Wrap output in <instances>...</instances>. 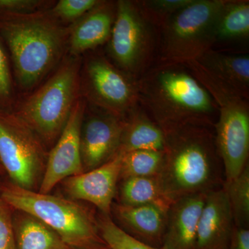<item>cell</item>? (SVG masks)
Here are the masks:
<instances>
[{"instance_id": "1", "label": "cell", "mask_w": 249, "mask_h": 249, "mask_svg": "<svg viewBox=\"0 0 249 249\" xmlns=\"http://www.w3.org/2000/svg\"><path fill=\"white\" fill-rule=\"evenodd\" d=\"M137 83L139 106L165 132L190 124L214 127L217 106L186 65L157 62Z\"/></svg>"}, {"instance_id": "2", "label": "cell", "mask_w": 249, "mask_h": 249, "mask_svg": "<svg viewBox=\"0 0 249 249\" xmlns=\"http://www.w3.org/2000/svg\"><path fill=\"white\" fill-rule=\"evenodd\" d=\"M212 127L190 124L165 132L164 160L159 184L170 204L208 193L224 184V170Z\"/></svg>"}, {"instance_id": "3", "label": "cell", "mask_w": 249, "mask_h": 249, "mask_svg": "<svg viewBox=\"0 0 249 249\" xmlns=\"http://www.w3.org/2000/svg\"><path fill=\"white\" fill-rule=\"evenodd\" d=\"M68 37L69 27L49 10L0 14V37L23 89H32L61 61Z\"/></svg>"}, {"instance_id": "4", "label": "cell", "mask_w": 249, "mask_h": 249, "mask_svg": "<svg viewBox=\"0 0 249 249\" xmlns=\"http://www.w3.org/2000/svg\"><path fill=\"white\" fill-rule=\"evenodd\" d=\"M1 199L12 209L48 226L72 249L106 245L100 235L97 219L89 210L71 199L24 189L14 183L1 187Z\"/></svg>"}, {"instance_id": "5", "label": "cell", "mask_w": 249, "mask_h": 249, "mask_svg": "<svg viewBox=\"0 0 249 249\" xmlns=\"http://www.w3.org/2000/svg\"><path fill=\"white\" fill-rule=\"evenodd\" d=\"M79 57H70L43 85L24 98L14 111L34 130L44 144L54 145L79 100Z\"/></svg>"}, {"instance_id": "6", "label": "cell", "mask_w": 249, "mask_h": 249, "mask_svg": "<svg viewBox=\"0 0 249 249\" xmlns=\"http://www.w3.org/2000/svg\"><path fill=\"white\" fill-rule=\"evenodd\" d=\"M189 68L217 106L214 138L222 160L224 183L230 182L249 164V99L214 79L195 64L190 65Z\"/></svg>"}, {"instance_id": "7", "label": "cell", "mask_w": 249, "mask_h": 249, "mask_svg": "<svg viewBox=\"0 0 249 249\" xmlns=\"http://www.w3.org/2000/svg\"><path fill=\"white\" fill-rule=\"evenodd\" d=\"M226 0H194L159 28L158 62L187 65L214 45V31Z\"/></svg>"}, {"instance_id": "8", "label": "cell", "mask_w": 249, "mask_h": 249, "mask_svg": "<svg viewBox=\"0 0 249 249\" xmlns=\"http://www.w3.org/2000/svg\"><path fill=\"white\" fill-rule=\"evenodd\" d=\"M107 43L109 60L138 80L153 66L158 52V29L145 17L137 1L119 0Z\"/></svg>"}, {"instance_id": "9", "label": "cell", "mask_w": 249, "mask_h": 249, "mask_svg": "<svg viewBox=\"0 0 249 249\" xmlns=\"http://www.w3.org/2000/svg\"><path fill=\"white\" fill-rule=\"evenodd\" d=\"M48 153L40 137L14 112L0 109V163L16 186L35 191Z\"/></svg>"}, {"instance_id": "10", "label": "cell", "mask_w": 249, "mask_h": 249, "mask_svg": "<svg viewBox=\"0 0 249 249\" xmlns=\"http://www.w3.org/2000/svg\"><path fill=\"white\" fill-rule=\"evenodd\" d=\"M80 91L93 107L122 119L139 105L137 80L99 54L89 55L81 68Z\"/></svg>"}, {"instance_id": "11", "label": "cell", "mask_w": 249, "mask_h": 249, "mask_svg": "<svg viewBox=\"0 0 249 249\" xmlns=\"http://www.w3.org/2000/svg\"><path fill=\"white\" fill-rule=\"evenodd\" d=\"M87 103L80 98L72 109L65 128L48 154L45 173L39 187L48 194L58 183L84 173L80 155V136Z\"/></svg>"}, {"instance_id": "12", "label": "cell", "mask_w": 249, "mask_h": 249, "mask_svg": "<svg viewBox=\"0 0 249 249\" xmlns=\"http://www.w3.org/2000/svg\"><path fill=\"white\" fill-rule=\"evenodd\" d=\"M84 116L80 129V146L84 172L112 160L119 151L124 119L95 107Z\"/></svg>"}, {"instance_id": "13", "label": "cell", "mask_w": 249, "mask_h": 249, "mask_svg": "<svg viewBox=\"0 0 249 249\" xmlns=\"http://www.w3.org/2000/svg\"><path fill=\"white\" fill-rule=\"evenodd\" d=\"M122 154L95 169L70 177L63 181L67 195L74 200L88 201L103 214H111L113 200L120 178Z\"/></svg>"}, {"instance_id": "14", "label": "cell", "mask_w": 249, "mask_h": 249, "mask_svg": "<svg viewBox=\"0 0 249 249\" xmlns=\"http://www.w3.org/2000/svg\"><path fill=\"white\" fill-rule=\"evenodd\" d=\"M234 227L231 209L223 186L209 192L198 224L196 249H227Z\"/></svg>"}, {"instance_id": "15", "label": "cell", "mask_w": 249, "mask_h": 249, "mask_svg": "<svg viewBox=\"0 0 249 249\" xmlns=\"http://www.w3.org/2000/svg\"><path fill=\"white\" fill-rule=\"evenodd\" d=\"M168 209L155 204H113L111 213L119 222L116 225L132 238L150 247L161 248Z\"/></svg>"}, {"instance_id": "16", "label": "cell", "mask_w": 249, "mask_h": 249, "mask_svg": "<svg viewBox=\"0 0 249 249\" xmlns=\"http://www.w3.org/2000/svg\"><path fill=\"white\" fill-rule=\"evenodd\" d=\"M116 1H100L96 6L69 27L67 51L80 55L107 42L115 21Z\"/></svg>"}, {"instance_id": "17", "label": "cell", "mask_w": 249, "mask_h": 249, "mask_svg": "<svg viewBox=\"0 0 249 249\" xmlns=\"http://www.w3.org/2000/svg\"><path fill=\"white\" fill-rule=\"evenodd\" d=\"M207 193L183 196L170 204L161 249H196V231Z\"/></svg>"}, {"instance_id": "18", "label": "cell", "mask_w": 249, "mask_h": 249, "mask_svg": "<svg viewBox=\"0 0 249 249\" xmlns=\"http://www.w3.org/2000/svg\"><path fill=\"white\" fill-rule=\"evenodd\" d=\"M191 62L214 79L249 99V54L230 53L211 49L200 58Z\"/></svg>"}, {"instance_id": "19", "label": "cell", "mask_w": 249, "mask_h": 249, "mask_svg": "<svg viewBox=\"0 0 249 249\" xmlns=\"http://www.w3.org/2000/svg\"><path fill=\"white\" fill-rule=\"evenodd\" d=\"M166 134L140 106L124 119V126L118 153L139 150L164 152Z\"/></svg>"}, {"instance_id": "20", "label": "cell", "mask_w": 249, "mask_h": 249, "mask_svg": "<svg viewBox=\"0 0 249 249\" xmlns=\"http://www.w3.org/2000/svg\"><path fill=\"white\" fill-rule=\"evenodd\" d=\"M18 212L14 218L16 249H72L37 218Z\"/></svg>"}, {"instance_id": "21", "label": "cell", "mask_w": 249, "mask_h": 249, "mask_svg": "<svg viewBox=\"0 0 249 249\" xmlns=\"http://www.w3.org/2000/svg\"><path fill=\"white\" fill-rule=\"evenodd\" d=\"M249 36V1L226 0L216 21L214 45L248 38Z\"/></svg>"}, {"instance_id": "22", "label": "cell", "mask_w": 249, "mask_h": 249, "mask_svg": "<svg viewBox=\"0 0 249 249\" xmlns=\"http://www.w3.org/2000/svg\"><path fill=\"white\" fill-rule=\"evenodd\" d=\"M116 196L119 203L126 206L155 204L169 209L170 203L167 201L157 178H129L120 180Z\"/></svg>"}, {"instance_id": "23", "label": "cell", "mask_w": 249, "mask_h": 249, "mask_svg": "<svg viewBox=\"0 0 249 249\" xmlns=\"http://www.w3.org/2000/svg\"><path fill=\"white\" fill-rule=\"evenodd\" d=\"M119 181L129 178H157L164 160V152L139 150L122 155Z\"/></svg>"}, {"instance_id": "24", "label": "cell", "mask_w": 249, "mask_h": 249, "mask_svg": "<svg viewBox=\"0 0 249 249\" xmlns=\"http://www.w3.org/2000/svg\"><path fill=\"white\" fill-rule=\"evenodd\" d=\"M223 188L227 193L236 227H249V165Z\"/></svg>"}, {"instance_id": "25", "label": "cell", "mask_w": 249, "mask_h": 249, "mask_svg": "<svg viewBox=\"0 0 249 249\" xmlns=\"http://www.w3.org/2000/svg\"><path fill=\"white\" fill-rule=\"evenodd\" d=\"M97 220L100 235L110 249H161L132 238L118 227L109 215L102 214Z\"/></svg>"}, {"instance_id": "26", "label": "cell", "mask_w": 249, "mask_h": 249, "mask_svg": "<svg viewBox=\"0 0 249 249\" xmlns=\"http://www.w3.org/2000/svg\"><path fill=\"white\" fill-rule=\"evenodd\" d=\"M194 0H142L137 1L145 17L157 29L174 14Z\"/></svg>"}, {"instance_id": "27", "label": "cell", "mask_w": 249, "mask_h": 249, "mask_svg": "<svg viewBox=\"0 0 249 249\" xmlns=\"http://www.w3.org/2000/svg\"><path fill=\"white\" fill-rule=\"evenodd\" d=\"M101 0H60L49 10L62 23L75 22L84 16Z\"/></svg>"}, {"instance_id": "28", "label": "cell", "mask_w": 249, "mask_h": 249, "mask_svg": "<svg viewBox=\"0 0 249 249\" xmlns=\"http://www.w3.org/2000/svg\"><path fill=\"white\" fill-rule=\"evenodd\" d=\"M9 54L0 37V109L6 110L14 96V80Z\"/></svg>"}, {"instance_id": "29", "label": "cell", "mask_w": 249, "mask_h": 249, "mask_svg": "<svg viewBox=\"0 0 249 249\" xmlns=\"http://www.w3.org/2000/svg\"><path fill=\"white\" fill-rule=\"evenodd\" d=\"M11 208L0 198V249H16Z\"/></svg>"}, {"instance_id": "30", "label": "cell", "mask_w": 249, "mask_h": 249, "mask_svg": "<svg viewBox=\"0 0 249 249\" xmlns=\"http://www.w3.org/2000/svg\"><path fill=\"white\" fill-rule=\"evenodd\" d=\"M42 0H0V14L38 11L47 4Z\"/></svg>"}, {"instance_id": "31", "label": "cell", "mask_w": 249, "mask_h": 249, "mask_svg": "<svg viewBox=\"0 0 249 249\" xmlns=\"http://www.w3.org/2000/svg\"><path fill=\"white\" fill-rule=\"evenodd\" d=\"M227 249H249V227H234Z\"/></svg>"}, {"instance_id": "32", "label": "cell", "mask_w": 249, "mask_h": 249, "mask_svg": "<svg viewBox=\"0 0 249 249\" xmlns=\"http://www.w3.org/2000/svg\"><path fill=\"white\" fill-rule=\"evenodd\" d=\"M87 249H110L107 245L101 246V247H94V248Z\"/></svg>"}, {"instance_id": "33", "label": "cell", "mask_w": 249, "mask_h": 249, "mask_svg": "<svg viewBox=\"0 0 249 249\" xmlns=\"http://www.w3.org/2000/svg\"><path fill=\"white\" fill-rule=\"evenodd\" d=\"M4 173V168H3L2 165L0 163V175Z\"/></svg>"}, {"instance_id": "34", "label": "cell", "mask_w": 249, "mask_h": 249, "mask_svg": "<svg viewBox=\"0 0 249 249\" xmlns=\"http://www.w3.org/2000/svg\"><path fill=\"white\" fill-rule=\"evenodd\" d=\"M1 187L0 186V198H1Z\"/></svg>"}]
</instances>
